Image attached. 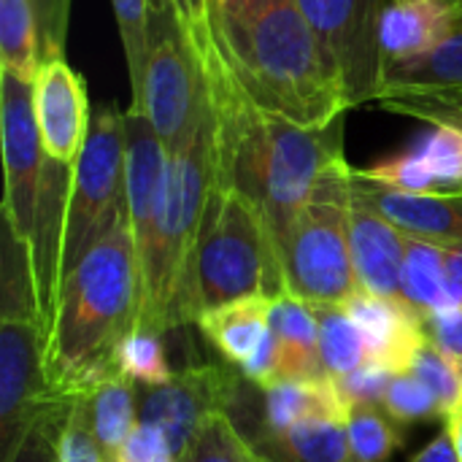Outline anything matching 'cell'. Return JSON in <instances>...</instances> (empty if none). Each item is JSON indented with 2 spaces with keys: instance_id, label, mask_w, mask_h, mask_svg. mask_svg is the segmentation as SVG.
Returning a JSON list of instances; mask_svg holds the SVG:
<instances>
[{
  "instance_id": "obj_13",
  "label": "cell",
  "mask_w": 462,
  "mask_h": 462,
  "mask_svg": "<svg viewBox=\"0 0 462 462\" xmlns=\"http://www.w3.org/2000/svg\"><path fill=\"white\" fill-rule=\"evenodd\" d=\"M32 114L46 157L73 168L84 149L95 111L89 106L84 79L65 62L62 54H49L41 60L32 79Z\"/></svg>"
},
{
  "instance_id": "obj_3",
  "label": "cell",
  "mask_w": 462,
  "mask_h": 462,
  "mask_svg": "<svg viewBox=\"0 0 462 462\" xmlns=\"http://www.w3.org/2000/svg\"><path fill=\"white\" fill-rule=\"evenodd\" d=\"M214 38L241 89L265 111L325 127L349 111L341 76L295 0L211 14Z\"/></svg>"
},
{
  "instance_id": "obj_45",
  "label": "cell",
  "mask_w": 462,
  "mask_h": 462,
  "mask_svg": "<svg viewBox=\"0 0 462 462\" xmlns=\"http://www.w3.org/2000/svg\"><path fill=\"white\" fill-rule=\"evenodd\" d=\"M444 425H449L452 430H455V441H457V452H460V460H462V411L457 417H452L449 422H444Z\"/></svg>"
},
{
  "instance_id": "obj_11",
  "label": "cell",
  "mask_w": 462,
  "mask_h": 462,
  "mask_svg": "<svg viewBox=\"0 0 462 462\" xmlns=\"http://www.w3.org/2000/svg\"><path fill=\"white\" fill-rule=\"evenodd\" d=\"M241 371L206 363L176 371L160 387H138V422L160 428L181 462L198 430L217 414H230L241 393Z\"/></svg>"
},
{
  "instance_id": "obj_31",
  "label": "cell",
  "mask_w": 462,
  "mask_h": 462,
  "mask_svg": "<svg viewBox=\"0 0 462 462\" xmlns=\"http://www.w3.org/2000/svg\"><path fill=\"white\" fill-rule=\"evenodd\" d=\"M116 365L119 374L127 376L130 382H135L138 387H160L165 382H171L173 371L165 360V349H162V336L149 333L135 328L119 346L116 352Z\"/></svg>"
},
{
  "instance_id": "obj_37",
  "label": "cell",
  "mask_w": 462,
  "mask_h": 462,
  "mask_svg": "<svg viewBox=\"0 0 462 462\" xmlns=\"http://www.w3.org/2000/svg\"><path fill=\"white\" fill-rule=\"evenodd\" d=\"M393 376H395V374L387 371L384 365L365 363V365H360L357 371H352L349 376L338 379L336 387H338V393H341L346 409L355 406V403H382V398H384V393H387Z\"/></svg>"
},
{
  "instance_id": "obj_14",
  "label": "cell",
  "mask_w": 462,
  "mask_h": 462,
  "mask_svg": "<svg viewBox=\"0 0 462 462\" xmlns=\"http://www.w3.org/2000/svg\"><path fill=\"white\" fill-rule=\"evenodd\" d=\"M168 149L146 114L135 106L125 111V200L135 238L138 265L149 254L165 195Z\"/></svg>"
},
{
  "instance_id": "obj_16",
  "label": "cell",
  "mask_w": 462,
  "mask_h": 462,
  "mask_svg": "<svg viewBox=\"0 0 462 462\" xmlns=\"http://www.w3.org/2000/svg\"><path fill=\"white\" fill-rule=\"evenodd\" d=\"M357 176L401 192H462V130L433 125L406 152L384 157Z\"/></svg>"
},
{
  "instance_id": "obj_22",
  "label": "cell",
  "mask_w": 462,
  "mask_h": 462,
  "mask_svg": "<svg viewBox=\"0 0 462 462\" xmlns=\"http://www.w3.org/2000/svg\"><path fill=\"white\" fill-rule=\"evenodd\" d=\"M384 92H462V11H455L449 32L430 51L384 62Z\"/></svg>"
},
{
  "instance_id": "obj_40",
  "label": "cell",
  "mask_w": 462,
  "mask_h": 462,
  "mask_svg": "<svg viewBox=\"0 0 462 462\" xmlns=\"http://www.w3.org/2000/svg\"><path fill=\"white\" fill-rule=\"evenodd\" d=\"M38 22H41V38H43V57L62 54V35L68 22V0H32Z\"/></svg>"
},
{
  "instance_id": "obj_34",
  "label": "cell",
  "mask_w": 462,
  "mask_h": 462,
  "mask_svg": "<svg viewBox=\"0 0 462 462\" xmlns=\"http://www.w3.org/2000/svg\"><path fill=\"white\" fill-rule=\"evenodd\" d=\"M114 14L127 57L130 70V87L133 95L141 87L146 51H149V19H152V0H114Z\"/></svg>"
},
{
  "instance_id": "obj_39",
  "label": "cell",
  "mask_w": 462,
  "mask_h": 462,
  "mask_svg": "<svg viewBox=\"0 0 462 462\" xmlns=\"http://www.w3.org/2000/svg\"><path fill=\"white\" fill-rule=\"evenodd\" d=\"M425 333L428 344H433L441 355L462 365V306L425 317Z\"/></svg>"
},
{
  "instance_id": "obj_2",
  "label": "cell",
  "mask_w": 462,
  "mask_h": 462,
  "mask_svg": "<svg viewBox=\"0 0 462 462\" xmlns=\"http://www.w3.org/2000/svg\"><path fill=\"white\" fill-rule=\"evenodd\" d=\"M141 268L127 208L62 279L46 333L51 395L76 401L119 376L116 352L138 328Z\"/></svg>"
},
{
  "instance_id": "obj_15",
  "label": "cell",
  "mask_w": 462,
  "mask_h": 462,
  "mask_svg": "<svg viewBox=\"0 0 462 462\" xmlns=\"http://www.w3.org/2000/svg\"><path fill=\"white\" fill-rule=\"evenodd\" d=\"M200 333L222 355V360L241 371L246 382L265 390L276 376V346L271 333V298H246L198 319Z\"/></svg>"
},
{
  "instance_id": "obj_18",
  "label": "cell",
  "mask_w": 462,
  "mask_h": 462,
  "mask_svg": "<svg viewBox=\"0 0 462 462\" xmlns=\"http://www.w3.org/2000/svg\"><path fill=\"white\" fill-rule=\"evenodd\" d=\"M344 306L365 338L368 363L393 374H409L417 352L428 344L425 317L403 298H382L363 290Z\"/></svg>"
},
{
  "instance_id": "obj_9",
  "label": "cell",
  "mask_w": 462,
  "mask_h": 462,
  "mask_svg": "<svg viewBox=\"0 0 462 462\" xmlns=\"http://www.w3.org/2000/svg\"><path fill=\"white\" fill-rule=\"evenodd\" d=\"M390 0H295L330 65L341 76L349 108L382 95V19Z\"/></svg>"
},
{
  "instance_id": "obj_23",
  "label": "cell",
  "mask_w": 462,
  "mask_h": 462,
  "mask_svg": "<svg viewBox=\"0 0 462 462\" xmlns=\"http://www.w3.org/2000/svg\"><path fill=\"white\" fill-rule=\"evenodd\" d=\"M455 11L441 0H390L382 19V54L403 60L425 54L444 41Z\"/></svg>"
},
{
  "instance_id": "obj_12",
  "label": "cell",
  "mask_w": 462,
  "mask_h": 462,
  "mask_svg": "<svg viewBox=\"0 0 462 462\" xmlns=\"http://www.w3.org/2000/svg\"><path fill=\"white\" fill-rule=\"evenodd\" d=\"M46 330L32 317H0V462L14 457L35 417L54 401L43 368Z\"/></svg>"
},
{
  "instance_id": "obj_42",
  "label": "cell",
  "mask_w": 462,
  "mask_h": 462,
  "mask_svg": "<svg viewBox=\"0 0 462 462\" xmlns=\"http://www.w3.org/2000/svg\"><path fill=\"white\" fill-rule=\"evenodd\" d=\"M409 462H462L457 441H455V430L449 425H444V430Z\"/></svg>"
},
{
  "instance_id": "obj_36",
  "label": "cell",
  "mask_w": 462,
  "mask_h": 462,
  "mask_svg": "<svg viewBox=\"0 0 462 462\" xmlns=\"http://www.w3.org/2000/svg\"><path fill=\"white\" fill-rule=\"evenodd\" d=\"M60 462H103L95 436H92L89 409L84 398L70 401L68 422L60 439Z\"/></svg>"
},
{
  "instance_id": "obj_28",
  "label": "cell",
  "mask_w": 462,
  "mask_h": 462,
  "mask_svg": "<svg viewBox=\"0 0 462 462\" xmlns=\"http://www.w3.org/2000/svg\"><path fill=\"white\" fill-rule=\"evenodd\" d=\"M319 325V357L325 374L338 382L368 363V346L344 303H311Z\"/></svg>"
},
{
  "instance_id": "obj_8",
  "label": "cell",
  "mask_w": 462,
  "mask_h": 462,
  "mask_svg": "<svg viewBox=\"0 0 462 462\" xmlns=\"http://www.w3.org/2000/svg\"><path fill=\"white\" fill-rule=\"evenodd\" d=\"M125 208V111H116L106 103L95 108L84 149L70 168L60 284L116 225Z\"/></svg>"
},
{
  "instance_id": "obj_1",
  "label": "cell",
  "mask_w": 462,
  "mask_h": 462,
  "mask_svg": "<svg viewBox=\"0 0 462 462\" xmlns=\"http://www.w3.org/2000/svg\"><path fill=\"white\" fill-rule=\"evenodd\" d=\"M214 114L217 184L241 192L263 217L276 260L319 176L344 160V116L303 127L260 108L233 76L214 32L198 49Z\"/></svg>"
},
{
  "instance_id": "obj_27",
  "label": "cell",
  "mask_w": 462,
  "mask_h": 462,
  "mask_svg": "<svg viewBox=\"0 0 462 462\" xmlns=\"http://www.w3.org/2000/svg\"><path fill=\"white\" fill-rule=\"evenodd\" d=\"M43 60L41 22L32 0H0V62L3 70L32 81Z\"/></svg>"
},
{
  "instance_id": "obj_30",
  "label": "cell",
  "mask_w": 462,
  "mask_h": 462,
  "mask_svg": "<svg viewBox=\"0 0 462 462\" xmlns=\"http://www.w3.org/2000/svg\"><path fill=\"white\" fill-rule=\"evenodd\" d=\"M181 462H268L257 447L238 430L230 414L211 417L189 444Z\"/></svg>"
},
{
  "instance_id": "obj_43",
  "label": "cell",
  "mask_w": 462,
  "mask_h": 462,
  "mask_svg": "<svg viewBox=\"0 0 462 462\" xmlns=\"http://www.w3.org/2000/svg\"><path fill=\"white\" fill-rule=\"evenodd\" d=\"M444 249V271H447V303L449 311L462 306V246Z\"/></svg>"
},
{
  "instance_id": "obj_35",
  "label": "cell",
  "mask_w": 462,
  "mask_h": 462,
  "mask_svg": "<svg viewBox=\"0 0 462 462\" xmlns=\"http://www.w3.org/2000/svg\"><path fill=\"white\" fill-rule=\"evenodd\" d=\"M68 411H70V401L49 403L35 417V422L30 425V430L24 433V439L19 441L14 457L8 462H60V439L68 422Z\"/></svg>"
},
{
  "instance_id": "obj_4",
  "label": "cell",
  "mask_w": 462,
  "mask_h": 462,
  "mask_svg": "<svg viewBox=\"0 0 462 462\" xmlns=\"http://www.w3.org/2000/svg\"><path fill=\"white\" fill-rule=\"evenodd\" d=\"M217 184V141L211 106L192 138L168 154L165 195L149 254L141 260L138 328L165 336L187 325V290L203 214Z\"/></svg>"
},
{
  "instance_id": "obj_33",
  "label": "cell",
  "mask_w": 462,
  "mask_h": 462,
  "mask_svg": "<svg viewBox=\"0 0 462 462\" xmlns=\"http://www.w3.org/2000/svg\"><path fill=\"white\" fill-rule=\"evenodd\" d=\"M382 406L401 425H417V422L444 420V411H441L436 395L417 376H411V374H395L390 379V387H387V393L382 398Z\"/></svg>"
},
{
  "instance_id": "obj_5",
  "label": "cell",
  "mask_w": 462,
  "mask_h": 462,
  "mask_svg": "<svg viewBox=\"0 0 462 462\" xmlns=\"http://www.w3.org/2000/svg\"><path fill=\"white\" fill-rule=\"evenodd\" d=\"M284 292L282 268L260 211L236 189L214 184L187 290V325L206 311Z\"/></svg>"
},
{
  "instance_id": "obj_29",
  "label": "cell",
  "mask_w": 462,
  "mask_h": 462,
  "mask_svg": "<svg viewBox=\"0 0 462 462\" xmlns=\"http://www.w3.org/2000/svg\"><path fill=\"white\" fill-rule=\"evenodd\" d=\"M346 436L360 462H387L403 447V425L382 403H355L346 409Z\"/></svg>"
},
{
  "instance_id": "obj_25",
  "label": "cell",
  "mask_w": 462,
  "mask_h": 462,
  "mask_svg": "<svg viewBox=\"0 0 462 462\" xmlns=\"http://www.w3.org/2000/svg\"><path fill=\"white\" fill-rule=\"evenodd\" d=\"M89 409V425L103 462H116L119 449L138 425V384L127 376H114L81 395Z\"/></svg>"
},
{
  "instance_id": "obj_38",
  "label": "cell",
  "mask_w": 462,
  "mask_h": 462,
  "mask_svg": "<svg viewBox=\"0 0 462 462\" xmlns=\"http://www.w3.org/2000/svg\"><path fill=\"white\" fill-rule=\"evenodd\" d=\"M116 462H179L165 433L160 428L138 422L125 447L119 449Z\"/></svg>"
},
{
  "instance_id": "obj_26",
  "label": "cell",
  "mask_w": 462,
  "mask_h": 462,
  "mask_svg": "<svg viewBox=\"0 0 462 462\" xmlns=\"http://www.w3.org/2000/svg\"><path fill=\"white\" fill-rule=\"evenodd\" d=\"M401 298L422 317L449 311L444 249L406 236V257L401 273Z\"/></svg>"
},
{
  "instance_id": "obj_41",
  "label": "cell",
  "mask_w": 462,
  "mask_h": 462,
  "mask_svg": "<svg viewBox=\"0 0 462 462\" xmlns=\"http://www.w3.org/2000/svg\"><path fill=\"white\" fill-rule=\"evenodd\" d=\"M181 30L187 32V38L195 43V49L206 46V41L214 32V22H211V0H171Z\"/></svg>"
},
{
  "instance_id": "obj_32",
  "label": "cell",
  "mask_w": 462,
  "mask_h": 462,
  "mask_svg": "<svg viewBox=\"0 0 462 462\" xmlns=\"http://www.w3.org/2000/svg\"><path fill=\"white\" fill-rule=\"evenodd\" d=\"M411 376H417L439 401L441 411H444V420L449 422L452 417H457L462 411V365L449 360L447 355H441L433 344H425L411 368H409Z\"/></svg>"
},
{
  "instance_id": "obj_10",
  "label": "cell",
  "mask_w": 462,
  "mask_h": 462,
  "mask_svg": "<svg viewBox=\"0 0 462 462\" xmlns=\"http://www.w3.org/2000/svg\"><path fill=\"white\" fill-rule=\"evenodd\" d=\"M0 133L5 165L3 217L5 225L27 246H32L49 157L32 114V81H24L8 70L0 76Z\"/></svg>"
},
{
  "instance_id": "obj_6",
  "label": "cell",
  "mask_w": 462,
  "mask_h": 462,
  "mask_svg": "<svg viewBox=\"0 0 462 462\" xmlns=\"http://www.w3.org/2000/svg\"><path fill=\"white\" fill-rule=\"evenodd\" d=\"M352 168L333 162L300 208L279 254L284 292L306 303H349L357 292V273L349 244Z\"/></svg>"
},
{
  "instance_id": "obj_20",
  "label": "cell",
  "mask_w": 462,
  "mask_h": 462,
  "mask_svg": "<svg viewBox=\"0 0 462 462\" xmlns=\"http://www.w3.org/2000/svg\"><path fill=\"white\" fill-rule=\"evenodd\" d=\"M271 333L276 346V382L328 376L319 357V325L314 306L287 292L271 298Z\"/></svg>"
},
{
  "instance_id": "obj_46",
  "label": "cell",
  "mask_w": 462,
  "mask_h": 462,
  "mask_svg": "<svg viewBox=\"0 0 462 462\" xmlns=\"http://www.w3.org/2000/svg\"><path fill=\"white\" fill-rule=\"evenodd\" d=\"M444 5H449L452 11H462V0H441Z\"/></svg>"
},
{
  "instance_id": "obj_19",
  "label": "cell",
  "mask_w": 462,
  "mask_h": 462,
  "mask_svg": "<svg viewBox=\"0 0 462 462\" xmlns=\"http://www.w3.org/2000/svg\"><path fill=\"white\" fill-rule=\"evenodd\" d=\"M349 244L360 290L382 298H401L406 233L355 192L349 214Z\"/></svg>"
},
{
  "instance_id": "obj_7",
  "label": "cell",
  "mask_w": 462,
  "mask_h": 462,
  "mask_svg": "<svg viewBox=\"0 0 462 462\" xmlns=\"http://www.w3.org/2000/svg\"><path fill=\"white\" fill-rule=\"evenodd\" d=\"M130 106L146 114L168 154L181 149L206 116L208 89L203 62L181 30L171 0H152L143 79Z\"/></svg>"
},
{
  "instance_id": "obj_21",
  "label": "cell",
  "mask_w": 462,
  "mask_h": 462,
  "mask_svg": "<svg viewBox=\"0 0 462 462\" xmlns=\"http://www.w3.org/2000/svg\"><path fill=\"white\" fill-rule=\"evenodd\" d=\"M249 441L268 462H360L346 436V417H314L287 430L260 425Z\"/></svg>"
},
{
  "instance_id": "obj_44",
  "label": "cell",
  "mask_w": 462,
  "mask_h": 462,
  "mask_svg": "<svg viewBox=\"0 0 462 462\" xmlns=\"http://www.w3.org/2000/svg\"><path fill=\"white\" fill-rule=\"evenodd\" d=\"M268 0H211V14L219 11V14H230V11H244V8H254V5H263Z\"/></svg>"
},
{
  "instance_id": "obj_17",
  "label": "cell",
  "mask_w": 462,
  "mask_h": 462,
  "mask_svg": "<svg viewBox=\"0 0 462 462\" xmlns=\"http://www.w3.org/2000/svg\"><path fill=\"white\" fill-rule=\"evenodd\" d=\"M352 192L411 238L447 249L462 246V192H401L357 176L355 168Z\"/></svg>"
},
{
  "instance_id": "obj_24",
  "label": "cell",
  "mask_w": 462,
  "mask_h": 462,
  "mask_svg": "<svg viewBox=\"0 0 462 462\" xmlns=\"http://www.w3.org/2000/svg\"><path fill=\"white\" fill-rule=\"evenodd\" d=\"M265 420L271 430H287L314 417H346V403L330 376L303 382H276L263 390Z\"/></svg>"
}]
</instances>
